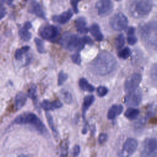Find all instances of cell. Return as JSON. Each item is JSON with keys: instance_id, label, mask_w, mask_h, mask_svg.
Here are the masks:
<instances>
[{"instance_id": "6da1fadb", "label": "cell", "mask_w": 157, "mask_h": 157, "mask_svg": "<svg viewBox=\"0 0 157 157\" xmlns=\"http://www.w3.org/2000/svg\"><path fill=\"white\" fill-rule=\"evenodd\" d=\"M116 61L114 57L107 52H102L93 61L91 67L98 74L106 75L111 72L115 68Z\"/></svg>"}, {"instance_id": "7a4b0ae2", "label": "cell", "mask_w": 157, "mask_h": 157, "mask_svg": "<svg viewBox=\"0 0 157 157\" xmlns=\"http://www.w3.org/2000/svg\"><path fill=\"white\" fill-rule=\"evenodd\" d=\"M59 43L66 49L77 52L81 50L85 45L82 38H80L77 35L67 33L63 34Z\"/></svg>"}, {"instance_id": "3957f363", "label": "cell", "mask_w": 157, "mask_h": 157, "mask_svg": "<svg viewBox=\"0 0 157 157\" xmlns=\"http://www.w3.org/2000/svg\"><path fill=\"white\" fill-rule=\"evenodd\" d=\"M15 123L17 124H28L35 127V128L42 133L47 132L45 125L38 117L33 113H23L15 119Z\"/></svg>"}, {"instance_id": "277c9868", "label": "cell", "mask_w": 157, "mask_h": 157, "mask_svg": "<svg viewBox=\"0 0 157 157\" xmlns=\"http://www.w3.org/2000/svg\"><path fill=\"white\" fill-rule=\"evenodd\" d=\"M151 9V3L150 0H135L130 7L131 15L136 18L142 17L148 14Z\"/></svg>"}, {"instance_id": "5b68a950", "label": "cell", "mask_w": 157, "mask_h": 157, "mask_svg": "<svg viewBox=\"0 0 157 157\" xmlns=\"http://www.w3.org/2000/svg\"><path fill=\"white\" fill-rule=\"evenodd\" d=\"M142 37L148 44L157 45V22H149L141 29Z\"/></svg>"}, {"instance_id": "8992f818", "label": "cell", "mask_w": 157, "mask_h": 157, "mask_svg": "<svg viewBox=\"0 0 157 157\" xmlns=\"http://www.w3.org/2000/svg\"><path fill=\"white\" fill-rule=\"evenodd\" d=\"M141 157H157V139L147 138L144 140Z\"/></svg>"}, {"instance_id": "52a82bcc", "label": "cell", "mask_w": 157, "mask_h": 157, "mask_svg": "<svg viewBox=\"0 0 157 157\" xmlns=\"http://www.w3.org/2000/svg\"><path fill=\"white\" fill-rule=\"evenodd\" d=\"M110 25L113 29L122 31L127 27L128 18L123 13L118 12L110 19Z\"/></svg>"}, {"instance_id": "ba28073f", "label": "cell", "mask_w": 157, "mask_h": 157, "mask_svg": "<svg viewBox=\"0 0 157 157\" xmlns=\"http://www.w3.org/2000/svg\"><path fill=\"white\" fill-rule=\"evenodd\" d=\"M137 147V140L133 138H128L119 152V156L120 157H129L135 152Z\"/></svg>"}, {"instance_id": "9c48e42d", "label": "cell", "mask_w": 157, "mask_h": 157, "mask_svg": "<svg viewBox=\"0 0 157 157\" xmlns=\"http://www.w3.org/2000/svg\"><path fill=\"white\" fill-rule=\"evenodd\" d=\"M59 34V29L54 25L45 26L40 31V36L43 39L50 41L55 40L58 37Z\"/></svg>"}, {"instance_id": "30bf717a", "label": "cell", "mask_w": 157, "mask_h": 157, "mask_svg": "<svg viewBox=\"0 0 157 157\" xmlns=\"http://www.w3.org/2000/svg\"><path fill=\"white\" fill-rule=\"evenodd\" d=\"M141 75L139 74L134 73L130 75L124 82V90L127 92H131L137 89L141 82Z\"/></svg>"}, {"instance_id": "8fae6325", "label": "cell", "mask_w": 157, "mask_h": 157, "mask_svg": "<svg viewBox=\"0 0 157 157\" xmlns=\"http://www.w3.org/2000/svg\"><path fill=\"white\" fill-rule=\"evenodd\" d=\"M98 13L101 17L108 15L113 9V3L110 0H99L96 4Z\"/></svg>"}, {"instance_id": "7c38bea8", "label": "cell", "mask_w": 157, "mask_h": 157, "mask_svg": "<svg viewBox=\"0 0 157 157\" xmlns=\"http://www.w3.org/2000/svg\"><path fill=\"white\" fill-rule=\"evenodd\" d=\"M142 94L139 90L129 92L125 98V102L129 106H137L140 103Z\"/></svg>"}, {"instance_id": "4fadbf2b", "label": "cell", "mask_w": 157, "mask_h": 157, "mask_svg": "<svg viewBox=\"0 0 157 157\" xmlns=\"http://www.w3.org/2000/svg\"><path fill=\"white\" fill-rule=\"evenodd\" d=\"M28 11L29 13L34 14L37 17L44 19L45 18V13L42 7L40 6V4L36 1L33 0L30 2L28 7Z\"/></svg>"}, {"instance_id": "5bb4252c", "label": "cell", "mask_w": 157, "mask_h": 157, "mask_svg": "<svg viewBox=\"0 0 157 157\" xmlns=\"http://www.w3.org/2000/svg\"><path fill=\"white\" fill-rule=\"evenodd\" d=\"M72 15H73V13L72 10L69 9L58 15L53 16L52 17V20L55 22L63 25L68 22L71 18V17H72Z\"/></svg>"}, {"instance_id": "9a60e30c", "label": "cell", "mask_w": 157, "mask_h": 157, "mask_svg": "<svg viewBox=\"0 0 157 157\" xmlns=\"http://www.w3.org/2000/svg\"><path fill=\"white\" fill-rule=\"evenodd\" d=\"M40 105L43 109H44L45 110L48 111V110H53L59 109L62 107L63 104L59 101H58V100L50 101L48 100L45 99L41 102Z\"/></svg>"}, {"instance_id": "2e32d148", "label": "cell", "mask_w": 157, "mask_h": 157, "mask_svg": "<svg viewBox=\"0 0 157 157\" xmlns=\"http://www.w3.org/2000/svg\"><path fill=\"white\" fill-rule=\"evenodd\" d=\"M123 110V107L120 104L112 105L107 112V118L109 120H113L121 113Z\"/></svg>"}, {"instance_id": "e0dca14e", "label": "cell", "mask_w": 157, "mask_h": 157, "mask_svg": "<svg viewBox=\"0 0 157 157\" xmlns=\"http://www.w3.org/2000/svg\"><path fill=\"white\" fill-rule=\"evenodd\" d=\"M27 99V95L23 92H19L15 98V107L17 110L21 109L25 104Z\"/></svg>"}, {"instance_id": "ac0fdd59", "label": "cell", "mask_w": 157, "mask_h": 157, "mask_svg": "<svg viewBox=\"0 0 157 157\" xmlns=\"http://www.w3.org/2000/svg\"><path fill=\"white\" fill-rule=\"evenodd\" d=\"M75 27L78 32L82 34L86 33L88 32V28L86 26V22L84 18L78 17L76 19L75 22Z\"/></svg>"}, {"instance_id": "d6986e66", "label": "cell", "mask_w": 157, "mask_h": 157, "mask_svg": "<svg viewBox=\"0 0 157 157\" xmlns=\"http://www.w3.org/2000/svg\"><path fill=\"white\" fill-rule=\"evenodd\" d=\"M94 101V97L93 95H88L85 97L82 104V113H83V117L84 118L85 113L87 111V110L89 109V107L91 105V104L93 103Z\"/></svg>"}, {"instance_id": "ffe728a7", "label": "cell", "mask_w": 157, "mask_h": 157, "mask_svg": "<svg viewBox=\"0 0 157 157\" xmlns=\"http://www.w3.org/2000/svg\"><path fill=\"white\" fill-rule=\"evenodd\" d=\"M90 31L96 40L101 41L103 39V35L102 34L99 27L97 24H93L90 26Z\"/></svg>"}, {"instance_id": "44dd1931", "label": "cell", "mask_w": 157, "mask_h": 157, "mask_svg": "<svg viewBox=\"0 0 157 157\" xmlns=\"http://www.w3.org/2000/svg\"><path fill=\"white\" fill-rule=\"evenodd\" d=\"M78 85L80 88L84 91H88V92H93L95 90L94 87L89 83V82L87 81L86 79L84 78H82L79 80Z\"/></svg>"}, {"instance_id": "7402d4cb", "label": "cell", "mask_w": 157, "mask_h": 157, "mask_svg": "<svg viewBox=\"0 0 157 157\" xmlns=\"http://www.w3.org/2000/svg\"><path fill=\"white\" fill-rule=\"evenodd\" d=\"M139 114V110L137 109L129 108L127 109L124 113V116L130 120H135Z\"/></svg>"}, {"instance_id": "603a6c76", "label": "cell", "mask_w": 157, "mask_h": 157, "mask_svg": "<svg viewBox=\"0 0 157 157\" xmlns=\"http://www.w3.org/2000/svg\"><path fill=\"white\" fill-rule=\"evenodd\" d=\"M18 34L20 38L24 41H29L32 37V34L30 32H29L28 29L23 27L19 30Z\"/></svg>"}, {"instance_id": "cb8c5ba5", "label": "cell", "mask_w": 157, "mask_h": 157, "mask_svg": "<svg viewBox=\"0 0 157 157\" xmlns=\"http://www.w3.org/2000/svg\"><path fill=\"white\" fill-rule=\"evenodd\" d=\"M134 28L133 27H130L128 28L127 34H128V37H127V41L128 43L130 45H134L137 42V38L134 36Z\"/></svg>"}, {"instance_id": "d4e9b609", "label": "cell", "mask_w": 157, "mask_h": 157, "mask_svg": "<svg viewBox=\"0 0 157 157\" xmlns=\"http://www.w3.org/2000/svg\"><path fill=\"white\" fill-rule=\"evenodd\" d=\"M30 47L28 45H26V46H23L20 48H18L16 50L14 56L15 58L17 60H20L22 59L23 56L24 54H25L27 52H28V50H29Z\"/></svg>"}, {"instance_id": "484cf974", "label": "cell", "mask_w": 157, "mask_h": 157, "mask_svg": "<svg viewBox=\"0 0 157 157\" xmlns=\"http://www.w3.org/2000/svg\"><path fill=\"white\" fill-rule=\"evenodd\" d=\"M125 43V37L123 34H120L118 35L115 39V47L117 49L121 48Z\"/></svg>"}, {"instance_id": "4316f807", "label": "cell", "mask_w": 157, "mask_h": 157, "mask_svg": "<svg viewBox=\"0 0 157 157\" xmlns=\"http://www.w3.org/2000/svg\"><path fill=\"white\" fill-rule=\"evenodd\" d=\"M34 43L36 44V48L37 52L39 53H43L45 52V48H44V42L43 41L37 37L34 38Z\"/></svg>"}, {"instance_id": "83f0119b", "label": "cell", "mask_w": 157, "mask_h": 157, "mask_svg": "<svg viewBox=\"0 0 157 157\" xmlns=\"http://www.w3.org/2000/svg\"><path fill=\"white\" fill-rule=\"evenodd\" d=\"M69 150V142L67 140H65L63 142L61 147V153L59 157H67Z\"/></svg>"}, {"instance_id": "f1b7e54d", "label": "cell", "mask_w": 157, "mask_h": 157, "mask_svg": "<svg viewBox=\"0 0 157 157\" xmlns=\"http://www.w3.org/2000/svg\"><path fill=\"white\" fill-rule=\"evenodd\" d=\"M131 55V50L128 47H124L118 53V56L122 59L128 58Z\"/></svg>"}, {"instance_id": "f546056e", "label": "cell", "mask_w": 157, "mask_h": 157, "mask_svg": "<svg viewBox=\"0 0 157 157\" xmlns=\"http://www.w3.org/2000/svg\"><path fill=\"white\" fill-rule=\"evenodd\" d=\"M46 118H47V120L48 124L49 125V127L50 128V129H52L53 132L55 134H56L57 131H56V128L55 127V125H54V122H53L52 116L49 113H46Z\"/></svg>"}, {"instance_id": "4dcf8cb0", "label": "cell", "mask_w": 157, "mask_h": 157, "mask_svg": "<svg viewBox=\"0 0 157 157\" xmlns=\"http://www.w3.org/2000/svg\"><path fill=\"white\" fill-rule=\"evenodd\" d=\"M27 96L29 97V98H31V99L35 101L36 99V85H32L30 86V88L28 90V95Z\"/></svg>"}, {"instance_id": "1f68e13d", "label": "cell", "mask_w": 157, "mask_h": 157, "mask_svg": "<svg viewBox=\"0 0 157 157\" xmlns=\"http://www.w3.org/2000/svg\"><path fill=\"white\" fill-rule=\"evenodd\" d=\"M67 79V75L64 73L63 71H60L58 74V85H61L64 83V82Z\"/></svg>"}, {"instance_id": "d6a6232c", "label": "cell", "mask_w": 157, "mask_h": 157, "mask_svg": "<svg viewBox=\"0 0 157 157\" xmlns=\"http://www.w3.org/2000/svg\"><path fill=\"white\" fill-rule=\"evenodd\" d=\"M62 98L65 102L67 104H70L72 102V96L69 92L67 91H64L61 93Z\"/></svg>"}, {"instance_id": "836d02e7", "label": "cell", "mask_w": 157, "mask_h": 157, "mask_svg": "<svg viewBox=\"0 0 157 157\" xmlns=\"http://www.w3.org/2000/svg\"><path fill=\"white\" fill-rule=\"evenodd\" d=\"M108 90L106 87L103 86H99L97 88V93L99 97H103L107 94Z\"/></svg>"}, {"instance_id": "e575fe53", "label": "cell", "mask_w": 157, "mask_h": 157, "mask_svg": "<svg viewBox=\"0 0 157 157\" xmlns=\"http://www.w3.org/2000/svg\"><path fill=\"white\" fill-rule=\"evenodd\" d=\"M71 59H72V61H73V63H74L75 64H77L78 65L80 64L82 60H81L80 55L78 53H75L73 54L71 56Z\"/></svg>"}, {"instance_id": "d590c367", "label": "cell", "mask_w": 157, "mask_h": 157, "mask_svg": "<svg viewBox=\"0 0 157 157\" xmlns=\"http://www.w3.org/2000/svg\"><path fill=\"white\" fill-rule=\"evenodd\" d=\"M107 139V134L106 133H101L98 137V142L100 144H104Z\"/></svg>"}, {"instance_id": "8d00e7d4", "label": "cell", "mask_w": 157, "mask_h": 157, "mask_svg": "<svg viewBox=\"0 0 157 157\" xmlns=\"http://www.w3.org/2000/svg\"><path fill=\"white\" fill-rule=\"evenodd\" d=\"M80 151V148L79 145H74L72 150V155L73 157H77L79 155Z\"/></svg>"}, {"instance_id": "74e56055", "label": "cell", "mask_w": 157, "mask_h": 157, "mask_svg": "<svg viewBox=\"0 0 157 157\" xmlns=\"http://www.w3.org/2000/svg\"><path fill=\"white\" fill-rule=\"evenodd\" d=\"M81 0H71V4L75 13H78V3Z\"/></svg>"}, {"instance_id": "f35d334b", "label": "cell", "mask_w": 157, "mask_h": 157, "mask_svg": "<svg viewBox=\"0 0 157 157\" xmlns=\"http://www.w3.org/2000/svg\"><path fill=\"white\" fill-rule=\"evenodd\" d=\"M82 39H83V41L84 42L85 44H91L93 43V40L91 38H90L88 36H83L82 37Z\"/></svg>"}, {"instance_id": "ab89813d", "label": "cell", "mask_w": 157, "mask_h": 157, "mask_svg": "<svg viewBox=\"0 0 157 157\" xmlns=\"http://www.w3.org/2000/svg\"><path fill=\"white\" fill-rule=\"evenodd\" d=\"M6 12L5 10L2 8H0V20L3 19L6 16Z\"/></svg>"}, {"instance_id": "60d3db41", "label": "cell", "mask_w": 157, "mask_h": 157, "mask_svg": "<svg viewBox=\"0 0 157 157\" xmlns=\"http://www.w3.org/2000/svg\"><path fill=\"white\" fill-rule=\"evenodd\" d=\"M23 27L29 30V29H31L32 28V24H31V23L30 21H26L24 24V26Z\"/></svg>"}, {"instance_id": "b9f144b4", "label": "cell", "mask_w": 157, "mask_h": 157, "mask_svg": "<svg viewBox=\"0 0 157 157\" xmlns=\"http://www.w3.org/2000/svg\"><path fill=\"white\" fill-rule=\"evenodd\" d=\"M13 1H14V0H7V4L8 5H11V4L13 3Z\"/></svg>"}, {"instance_id": "7bdbcfd3", "label": "cell", "mask_w": 157, "mask_h": 157, "mask_svg": "<svg viewBox=\"0 0 157 157\" xmlns=\"http://www.w3.org/2000/svg\"><path fill=\"white\" fill-rule=\"evenodd\" d=\"M18 157H28L27 156H26V155H20L19 156H18Z\"/></svg>"}, {"instance_id": "ee69618b", "label": "cell", "mask_w": 157, "mask_h": 157, "mask_svg": "<svg viewBox=\"0 0 157 157\" xmlns=\"http://www.w3.org/2000/svg\"><path fill=\"white\" fill-rule=\"evenodd\" d=\"M4 1H5V0H0V4H2Z\"/></svg>"}, {"instance_id": "f6af8a7d", "label": "cell", "mask_w": 157, "mask_h": 157, "mask_svg": "<svg viewBox=\"0 0 157 157\" xmlns=\"http://www.w3.org/2000/svg\"><path fill=\"white\" fill-rule=\"evenodd\" d=\"M115 1H120V0H115Z\"/></svg>"}, {"instance_id": "bcb514c9", "label": "cell", "mask_w": 157, "mask_h": 157, "mask_svg": "<svg viewBox=\"0 0 157 157\" xmlns=\"http://www.w3.org/2000/svg\"><path fill=\"white\" fill-rule=\"evenodd\" d=\"M25 1H28V0H25Z\"/></svg>"}]
</instances>
